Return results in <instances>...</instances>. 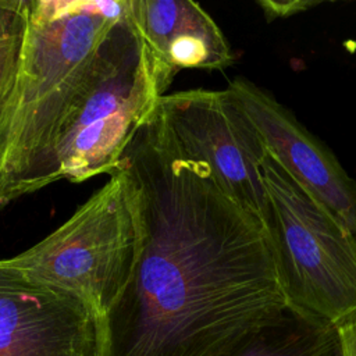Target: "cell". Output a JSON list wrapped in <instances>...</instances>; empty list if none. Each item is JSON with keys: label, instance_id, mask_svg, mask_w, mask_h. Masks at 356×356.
Wrapping results in <instances>:
<instances>
[{"label": "cell", "instance_id": "6da1fadb", "mask_svg": "<svg viewBox=\"0 0 356 356\" xmlns=\"http://www.w3.org/2000/svg\"><path fill=\"white\" fill-rule=\"evenodd\" d=\"M117 170L140 243L106 321L104 356H227L289 310L263 222L185 154L159 102Z\"/></svg>", "mask_w": 356, "mask_h": 356}, {"label": "cell", "instance_id": "7a4b0ae2", "mask_svg": "<svg viewBox=\"0 0 356 356\" xmlns=\"http://www.w3.org/2000/svg\"><path fill=\"white\" fill-rule=\"evenodd\" d=\"M128 0H28L14 75L0 106V211L51 184L64 117Z\"/></svg>", "mask_w": 356, "mask_h": 356}, {"label": "cell", "instance_id": "3957f363", "mask_svg": "<svg viewBox=\"0 0 356 356\" xmlns=\"http://www.w3.org/2000/svg\"><path fill=\"white\" fill-rule=\"evenodd\" d=\"M261 174L264 228L288 303L328 324L341 356H356V235L268 153Z\"/></svg>", "mask_w": 356, "mask_h": 356}, {"label": "cell", "instance_id": "277c9868", "mask_svg": "<svg viewBox=\"0 0 356 356\" xmlns=\"http://www.w3.org/2000/svg\"><path fill=\"white\" fill-rule=\"evenodd\" d=\"M42 241L0 266L79 298L103 323L135 270L140 234L132 191L120 170Z\"/></svg>", "mask_w": 356, "mask_h": 356}, {"label": "cell", "instance_id": "5b68a950", "mask_svg": "<svg viewBox=\"0 0 356 356\" xmlns=\"http://www.w3.org/2000/svg\"><path fill=\"white\" fill-rule=\"evenodd\" d=\"M160 97L149 54L127 11L102 42L63 120L53 152L54 182L111 175Z\"/></svg>", "mask_w": 356, "mask_h": 356}, {"label": "cell", "instance_id": "8992f818", "mask_svg": "<svg viewBox=\"0 0 356 356\" xmlns=\"http://www.w3.org/2000/svg\"><path fill=\"white\" fill-rule=\"evenodd\" d=\"M159 107L185 154L206 164L221 189L264 225L268 196L261 163L267 150L232 90L167 93Z\"/></svg>", "mask_w": 356, "mask_h": 356}, {"label": "cell", "instance_id": "52a82bcc", "mask_svg": "<svg viewBox=\"0 0 356 356\" xmlns=\"http://www.w3.org/2000/svg\"><path fill=\"white\" fill-rule=\"evenodd\" d=\"M106 331L76 296L0 266V356H104Z\"/></svg>", "mask_w": 356, "mask_h": 356}, {"label": "cell", "instance_id": "ba28073f", "mask_svg": "<svg viewBox=\"0 0 356 356\" xmlns=\"http://www.w3.org/2000/svg\"><path fill=\"white\" fill-rule=\"evenodd\" d=\"M228 88L256 127L267 153L356 235V181L334 153L263 88L242 76Z\"/></svg>", "mask_w": 356, "mask_h": 356}, {"label": "cell", "instance_id": "9c48e42d", "mask_svg": "<svg viewBox=\"0 0 356 356\" xmlns=\"http://www.w3.org/2000/svg\"><path fill=\"white\" fill-rule=\"evenodd\" d=\"M161 96L181 70H224L234 54L217 22L192 0H128Z\"/></svg>", "mask_w": 356, "mask_h": 356}, {"label": "cell", "instance_id": "30bf717a", "mask_svg": "<svg viewBox=\"0 0 356 356\" xmlns=\"http://www.w3.org/2000/svg\"><path fill=\"white\" fill-rule=\"evenodd\" d=\"M227 356H341L334 330L295 307Z\"/></svg>", "mask_w": 356, "mask_h": 356}, {"label": "cell", "instance_id": "8fae6325", "mask_svg": "<svg viewBox=\"0 0 356 356\" xmlns=\"http://www.w3.org/2000/svg\"><path fill=\"white\" fill-rule=\"evenodd\" d=\"M26 4L28 0H0V106L14 75Z\"/></svg>", "mask_w": 356, "mask_h": 356}, {"label": "cell", "instance_id": "7c38bea8", "mask_svg": "<svg viewBox=\"0 0 356 356\" xmlns=\"http://www.w3.org/2000/svg\"><path fill=\"white\" fill-rule=\"evenodd\" d=\"M257 4L261 7L264 17L267 21H274L278 18H288L291 15H295L298 13L307 11L313 7H317L321 4V1H313V0H261L257 1Z\"/></svg>", "mask_w": 356, "mask_h": 356}]
</instances>
